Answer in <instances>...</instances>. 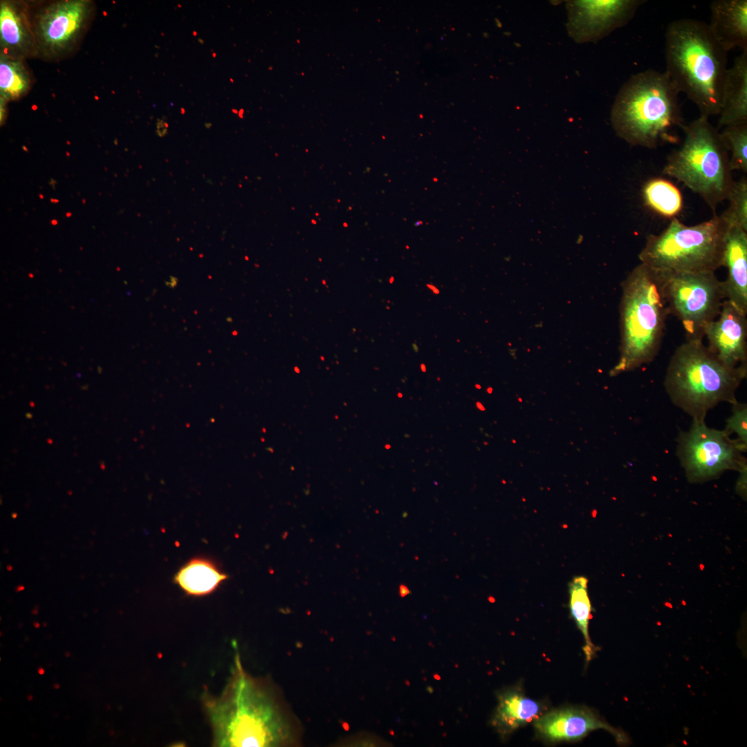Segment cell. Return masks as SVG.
Masks as SVG:
<instances>
[{
  "label": "cell",
  "instance_id": "ba28073f",
  "mask_svg": "<svg viewBox=\"0 0 747 747\" xmlns=\"http://www.w3.org/2000/svg\"><path fill=\"white\" fill-rule=\"evenodd\" d=\"M655 270L669 313L680 320L687 340H702L706 326L717 319L726 299L723 282L714 272Z\"/></svg>",
  "mask_w": 747,
  "mask_h": 747
},
{
  "label": "cell",
  "instance_id": "d6986e66",
  "mask_svg": "<svg viewBox=\"0 0 747 747\" xmlns=\"http://www.w3.org/2000/svg\"><path fill=\"white\" fill-rule=\"evenodd\" d=\"M226 578L213 561L195 557L178 571L174 581L186 593L200 596L213 592Z\"/></svg>",
  "mask_w": 747,
  "mask_h": 747
},
{
  "label": "cell",
  "instance_id": "7402d4cb",
  "mask_svg": "<svg viewBox=\"0 0 747 747\" xmlns=\"http://www.w3.org/2000/svg\"><path fill=\"white\" fill-rule=\"evenodd\" d=\"M645 203L657 214L672 218L683 207V197L679 190L670 181L655 178L648 181L643 189Z\"/></svg>",
  "mask_w": 747,
  "mask_h": 747
},
{
  "label": "cell",
  "instance_id": "74e56055",
  "mask_svg": "<svg viewBox=\"0 0 747 747\" xmlns=\"http://www.w3.org/2000/svg\"><path fill=\"white\" fill-rule=\"evenodd\" d=\"M181 111H182V114H184V113H185V109H184L183 108H181Z\"/></svg>",
  "mask_w": 747,
  "mask_h": 747
},
{
  "label": "cell",
  "instance_id": "d6a6232c",
  "mask_svg": "<svg viewBox=\"0 0 747 747\" xmlns=\"http://www.w3.org/2000/svg\"><path fill=\"white\" fill-rule=\"evenodd\" d=\"M205 127H206L207 128H210V127L212 126V124H211V123H205Z\"/></svg>",
  "mask_w": 747,
  "mask_h": 747
},
{
  "label": "cell",
  "instance_id": "5bb4252c",
  "mask_svg": "<svg viewBox=\"0 0 747 747\" xmlns=\"http://www.w3.org/2000/svg\"><path fill=\"white\" fill-rule=\"evenodd\" d=\"M36 54L30 7L21 1H1L0 55L25 60Z\"/></svg>",
  "mask_w": 747,
  "mask_h": 747
},
{
  "label": "cell",
  "instance_id": "44dd1931",
  "mask_svg": "<svg viewBox=\"0 0 747 747\" xmlns=\"http://www.w3.org/2000/svg\"><path fill=\"white\" fill-rule=\"evenodd\" d=\"M24 62L0 55V98L17 100L30 91L33 77Z\"/></svg>",
  "mask_w": 747,
  "mask_h": 747
},
{
  "label": "cell",
  "instance_id": "60d3db41",
  "mask_svg": "<svg viewBox=\"0 0 747 747\" xmlns=\"http://www.w3.org/2000/svg\"><path fill=\"white\" fill-rule=\"evenodd\" d=\"M193 35H194V36H196V35H197V33H196V31H194V32H193Z\"/></svg>",
  "mask_w": 747,
  "mask_h": 747
},
{
  "label": "cell",
  "instance_id": "8992f818",
  "mask_svg": "<svg viewBox=\"0 0 747 747\" xmlns=\"http://www.w3.org/2000/svg\"><path fill=\"white\" fill-rule=\"evenodd\" d=\"M682 129L683 143L668 156L663 173L683 183L714 212L734 183L729 154L708 118L700 116Z\"/></svg>",
  "mask_w": 747,
  "mask_h": 747
},
{
  "label": "cell",
  "instance_id": "836d02e7",
  "mask_svg": "<svg viewBox=\"0 0 747 747\" xmlns=\"http://www.w3.org/2000/svg\"><path fill=\"white\" fill-rule=\"evenodd\" d=\"M24 589V587H23V586H20V587H17V589H18L17 591H21V590H23Z\"/></svg>",
  "mask_w": 747,
  "mask_h": 747
},
{
  "label": "cell",
  "instance_id": "e0dca14e",
  "mask_svg": "<svg viewBox=\"0 0 747 747\" xmlns=\"http://www.w3.org/2000/svg\"><path fill=\"white\" fill-rule=\"evenodd\" d=\"M719 115V128L747 122V50L727 70Z\"/></svg>",
  "mask_w": 747,
  "mask_h": 747
},
{
  "label": "cell",
  "instance_id": "ffe728a7",
  "mask_svg": "<svg viewBox=\"0 0 747 747\" xmlns=\"http://www.w3.org/2000/svg\"><path fill=\"white\" fill-rule=\"evenodd\" d=\"M588 580L584 576H575L569 584V608L571 615L583 635V649L587 661H590L596 652L589 633V624L591 618V605L588 595Z\"/></svg>",
  "mask_w": 747,
  "mask_h": 747
},
{
  "label": "cell",
  "instance_id": "ee69618b",
  "mask_svg": "<svg viewBox=\"0 0 747 747\" xmlns=\"http://www.w3.org/2000/svg\"><path fill=\"white\" fill-rule=\"evenodd\" d=\"M212 56H213L214 57H216V53H213V54H212Z\"/></svg>",
  "mask_w": 747,
  "mask_h": 747
},
{
  "label": "cell",
  "instance_id": "52a82bcc",
  "mask_svg": "<svg viewBox=\"0 0 747 747\" xmlns=\"http://www.w3.org/2000/svg\"><path fill=\"white\" fill-rule=\"evenodd\" d=\"M729 226L720 215L688 226L676 218L658 234L648 236L638 255L652 269L672 272H714L723 266Z\"/></svg>",
  "mask_w": 747,
  "mask_h": 747
},
{
  "label": "cell",
  "instance_id": "5b68a950",
  "mask_svg": "<svg viewBox=\"0 0 747 747\" xmlns=\"http://www.w3.org/2000/svg\"><path fill=\"white\" fill-rule=\"evenodd\" d=\"M747 371L723 363L701 340H687L674 353L665 387L672 402L693 419L704 420L721 402H737L735 392Z\"/></svg>",
  "mask_w": 747,
  "mask_h": 747
},
{
  "label": "cell",
  "instance_id": "cb8c5ba5",
  "mask_svg": "<svg viewBox=\"0 0 747 747\" xmlns=\"http://www.w3.org/2000/svg\"><path fill=\"white\" fill-rule=\"evenodd\" d=\"M727 199L728 208L720 215L729 228L737 227L747 232V180L734 181Z\"/></svg>",
  "mask_w": 747,
  "mask_h": 747
},
{
  "label": "cell",
  "instance_id": "8d00e7d4",
  "mask_svg": "<svg viewBox=\"0 0 747 747\" xmlns=\"http://www.w3.org/2000/svg\"><path fill=\"white\" fill-rule=\"evenodd\" d=\"M66 216L67 217H69V216H71V212H67V213H66Z\"/></svg>",
  "mask_w": 747,
  "mask_h": 747
},
{
  "label": "cell",
  "instance_id": "484cf974",
  "mask_svg": "<svg viewBox=\"0 0 747 747\" xmlns=\"http://www.w3.org/2000/svg\"><path fill=\"white\" fill-rule=\"evenodd\" d=\"M156 127V133L160 137H163L168 133V124L163 120H158Z\"/></svg>",
  "mask_w": 747,
  "mask_h": 747
},
{
  "label": "cell",
  "instance_id": "f1b7e54d",
  "mask_svg": "<svg viewBox=\"0 0 747 747\" xmlns=\"http://www.w3.org/2000/svg\"><path fill=\"white\" fill-rule=\"evenodd\" d=\"M50 202H52L53 203H57L59 202V200L55 199H50Z\"/></svg>",
  "mask_w": 747,
  "mask_h": 747
},
{
  "label": "cell",
  "instance_id": "1f68e13d",
  "mask_svg": "<svg viewBox=\"0 0 747 747\" xmlns=\"http://www.w3.org/2000/svg\"><path fill=\"white\" fill-rule=\"evenodd\" d=\"M26 416L27 418H32V414H30V413H26Z\"/></svg>",
  "mask_w": 747,
  "mask_h": 747
},
{
  "label": "cell",
  "instance_id": "2e32d148",
  "mask_svg": "<svg viewBox=\"0 0 747 747\" xmlns=\"http://www.w3.org/2000/svg\"><path fill=\"white\" fill-rule=\"evenodd\" d=\"M709 28L719 44L729 51L747 50V1L715 0L710 5Z\"/></svg>",
  "mask_w": 747,
  "mask_h": 747
},
{
  "label": "cell",
  "instance_id": "3957f363",
  "mask_svg": "<svg viewBox=\"0 0 747 747\" xmlns=\"http://www.w3.org/2000/svg\"><path fill=\"white\" fill-rule=\"evenodd\" d=\"M679 91L665 72L649 69L633 75L622 86L611 109L616 134L633 146L653 149L673 141L670 131L682 128Z\"/></svg>",
  "mask_w": 747,
  "mask_h": 747
},
{
  "label": "cell",
  "instance_id": "8fae6325",
  "mask_svg": "<svg viewBox=\"0 0 747 747\" xmlns=\"http://www.w3.org/2000/svg\"><path fill=\"white\" fill-rule=\"evenodd\" d=\"M642 0L567 1L568 33L578 43L596 42L627 24Z\"/></svg>",
  "mask_w": 747,
  "mask_h": 747
},
{
  "label": "cell",
  "instance_id": "ab89813d",
  "mask_svg": "<svg viewBox=\"0 0 747 747\" xmlns=\"http://www.w3.org/2000/svg\"><path fill=\"white\" fill-rule=\"evenodd\" d=\"M30 405H31V407H34V406H35V405H34V403H33V402H30Z\"/></svg>",
  "mask_w": 747,
  "mask_h": 747
},
{
  "label": "cell",
  "instance_id": "ac0fdd59",
  "mask_svg": "<svg viewBox=\"0 0 747 747\" xmlns=\"http://www.w3.org/2000/svg\"><path fill=\"white\" fill-rule=\"evenodd\" d=\"M539 702L526 697L520 690H511L501 694L492 724L502 735L536 720L541 714Z\"/></svg>",
  "mask_w": 747,
  "mask_h": 747
},
{
  "label": "cell",
  "instance_id": "277c9868",
  "mask_svg": "<svg viewBox=\"0 0 747 747\" xmlns=\"http://www.w3.org/2000/svg\"><path fill=\"white\" fill-rule=\"evenodd\" d=\"M620 357L615 376L652 362L661 347L669 313L657 272L640 263L622 284Z\"/></svg>",
  "mask_w": 747,
  "mask_h": 747
},
{
  "label": "cell",
  "instance_id": "b9f144b4",
  "mask_svg": "<svg viewBox=\"0 0 747 747\" xmlns=\"http://www.w3.org/2000/svg\"><path fill=\"white\" fill-rule=\"evenodd\" d=\"M39 198H40V199H43V198H44L43 195H42V194H39Z\"/></svg>",
  "mask_w": 747,
  "mask_h": 747
},
{
  "label": "cell",
  "instance_id": "6da1fadb",
  "mask_svg": "<svg viewBox=\"0 0 747 747\" xmlns=\"http://www.w3.org/2000/svg\"><path fill=\"white\" fill-rule=\"evenodd\" d=\"M214 746L293 744L297 728L270 688L242 668L239 657L221 695L203 700Z\"/></svg>",
  "mask_w": 747,
  "mask_h": 747
},
{
  "label": "cell",
  "instance_id": "30bf717a",
  "mask_svg": "<svg viewBox=\"0 0 747 747\" xmlns=\"http://www.w3.org/2000/svg\"><path fill=\"white\" fill-rule=\"evenodd\" d=\"M747 447L723 430L708 427L704 420L693 419L688 431L681 432L677 456L690 481L713 479L726 470H739L746 463Z\"/></svg>",
  "mask_w": 747,
  "mask_h": 747
},
{
  "label": "cell",
  "instance_id": "d4e9b609",
  "mask_svg": "<svg viewBox=\"0 0 747 747\" xmlns=\"http://www.w3.org/2000/svg\"><path fill=\"white\" fill-rule=\"evenodd\" d=\"M747 405L737 401L732 404V412L726 420L723 431L729 436L737 434V440L747 447Z\"/></svg>",
  "mask_w": 747,
  "mask_h": 747
},
{
  "label": "cell",
  "instance_id": "9c48e42d",
  "mask_svg": "<svg viewBox=\"0 0 747 747\" xmlns=\"http://www.w3.org/2000/svg\"><path fill=\"white\" fill-rule=\"evenodd\" d=\"M91 0H61L43 5L33 15L36 57L57 62L80 47L94 17Z\"/></svg>",
  "mask_w": 747,
  "mask_h": 747
},
{
  "label": "cell",
  "instance_id": "603a6c76",
  "mask_svg": "<svg viewBox=\"0 0 747 747\" xmlns=\"http://www.w3.org/2000/svg\"><path fill=\"white\" fill-rule=\"evenodd\" d=\"M721 137L729 154L732 171L747 172V122L723 127Z\"/></svg>",
  "mask_w": 747,
  "mask_h": 747
},
{
  "label": "cell",
  "instance_id": "f546056e",
  "mask_svg": "<svg viewBox=\"0 0 747 747\" xmlns=\"http://www.w3.org/2000/svg\"><path fill=\"white\" fill-rule=\"evenodd\" d=\"M51 224H53V225H57V220H55V219H53V220L51 221Z\"/></svg>",
  "mask_w": 747,
  "mask_h": 747
},
{
  "label": "cell",
  "instance_id": "f6af8a7d",
  "mask_svg": "<svg viewBox=\"0 0 747 747\" xmlns=\"http://www.w3.org/2000/svg\"><path fill=\"white\" fill-rule=\"evenodd\" d=\"M230 81H231L232 82H233V80H232V79H230Z\"/></svg>",
  "mask_w": 747,
  "mask_h": 747
},
{
  "label": "cell",
  "instance_id": "7a4b0ae2",
  "mask_svg": "<svg viewBox=\"0 0 747 747\" xmlns=\"http://www.w3.org/2000/svg\"><path fill=\"white\" fill-rule=\"evenodd\" d=\"M728 53L708 24L681 19L667 26L665 72L679 93L696 105L701 116L719 114Z\"/></svg>",
  "mask_w": 747,
  "mask_h": 747
},
{
  "label": "cell",
  "instance_id": "4fadbf2b",
  "mask_svg": "<svg viewBox=\"0 0 747 747\" xmlns=\"http://www.w3.org/2000/svg\"><path fill=\"white\" fill-rule=\"evenodd\" d=\"M534 726L540 737L548 742L577 741L598 729L610 732L618 744L629 741L622 730L611 726L587 708H566L546 712L535 720Z\"/></svg>",
  "mask_w": 747,
  "mask_h": 747
},
{
  "label": "cell",
  "instance_id": "7bdbcfd3",
  "mask_svg": "<svg viewBox=\"0 0 747 747\" xmlns=\"http://www.w3.org/2000/svg\"><path fill=\"white\" fill-rule=\"evenodd\" d=\"M35 627H38L39 626V624H37H37H36V623H35Z\"/></svg>",
  "mask_w": 747,
  "mask_h": 747
},
{
  "label": "cell",
  "instance_id": "e575fe53",
  "mask_svg": "<svg viewBox=\"0 0 747 747\" xmlns=\"http://www.w3.org/2000/svg\"><path fill=\"white\" fill-rule=\"evenodd\" d=\"M17 513H12V518H15H15L17 517Z\"/></svg>",
  "mask_w": 747,
  "mask_h": 747
},
{
  "label": "cell",
  "instance_id": "83f0119b",
  "mask_svg": "<svg viewBox=\"0 0 747 747\" xmlns=\"http://www.w3.org/2000/svg\"><path fill=\"white\" fill-rule=\"evenodd\" d=\"M399 593L400 596L404 597L409 593V590L405 584H400L399 586Z\"/></svg>",
  "mask_w": 747,
  "mask_h": 747
},
{
  "label": "cell",
  "instance_id": "9a60e30c",
  "mask_svg": "<svg viewBox=\"0 0 747 747\" xmlns=\"http://www.w3.org/2000/svg\"><path fill=\"white\" fill-rule=\"evenodd\" d=\"M723 266L728 277L723 282L726 299L747 313V232L729 228L725 239Z\"/></svg>",
  "mask_w": 747,
  "mask_h": 747
},
{
  "label": "cell",
  "instance_id": "4dcf8cb0",
  "mask_svg": "<svg viewBox=\"0 0 747 747\" xmlns=\"http://www.w3.org/2000/svg\"><path fill=\"white\" fill-rule=\"evenodd\" d=\"M38 672H39V673L40 674H44V670H43L42 668H39V669L38 670Z\"/></svg>",
  "mask_w": 747,
  "mask_h": 747
},
{
  "label": "cell",
  "instance_id": "d590c367",
  "mask_svg": "<svg viewBox=\"0 0 747 747\" xmlns=\"http://www.w3.org/2000/svg\"><path fill=\"white\" fill-rule=\"evenodd\" d=\"M198 41H199V42L200 44H203L204 43V41L203 39H200V38L198 39Z\"/></svg>",
  "mask_w": 747,
  "mask_h": 747
},
{
  "label": "cell",
  "instance_id": "f35d334b",
  "mask_svg": "<svg viewBox=\"0 0 747 747\" xmlns=\"http://www.w3.org/2000/svg\"><path fill=\"white\" fill-rule=\"evenodd\" d=\"M7 569H8L9 571L12 570V567H11V566H10V565L7 566Z\"/></svg>",
  "mask_w": 747,
  "mask_h": 747
},
{
  "label": "cell",
  "instance_id": "4316f807",
  "mask_svg": "<svg viewBox=\"0 0 747 747\" xmlns=\"http://www.w3.org/2000/svg\"><path fill=\"white\" fill-rule=\"evenodd\" d=\"M0 102H1V103H0V104H1V106H0V107H1V112H0L1 113V118H1V124H2V122L3 123L4 120H6V102H8L3 100V99H1V98H0Z\"/></svg>",
  "mask_w": 747,
  "mask_h": 747
},
{
  "label": "cell",
  "instance_id": "7c38bea8",
  "mask_svg": "<svg viewBox=\"0 0 747 747\" xmlns=\"http://www.w3.org/2000/svg\"><path fill=\"white\" fill-rule=\"evenodd\" d=\"M746 313L724 299L721 311L704 331L708 349L728 367L747 371Z\"/></svg>",
  "mask_w": 747,
  "mask_h": 747
}]
</instances>
